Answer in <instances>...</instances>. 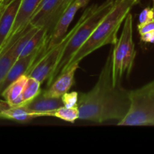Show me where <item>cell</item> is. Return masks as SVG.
<instances>
[{"label":"cell","mask_w":154,"mask_h":154,"mask_svg":"<svg viewBox=\"0 0 154 154\" xmlns=\"http://www.w3.org/2000/svg\"><path fill=\"white\" fill-rule=\"evenodd\" d=\"M112 52L113 46L94 87L87 93L79 94L80 120L99 123L112 120L120 121L129 111V90L121 84L115 86L113 82Z\"/></svg>","instance_id":"6da1fadb"},{"label":"cell","mask_w":154,"mask_h":154,"mask_svg":"<svg viewBox=\"0 0 154 154\" xmlns=\"http://www.w3.org/2000/svg\"><path fill=\"white\" fill-rule=\"evenodd\" d=\"M138 3L139 0H115L112 9L99 23L88 40L71 59L66 70L72 65L79 64L81 60L102 47L108 45H115L122 23L132 8Z\"/></svg>","instance_id":"7a4b0ae2"},{"label":"cell","mask_w":154,"mask_h":154,"mask_svg":"<svg viewBox=\"0 0 154 154\" xmlns=\"http://www.w3.org/2000/svg\"><path fill=\"white\" fill-rule=\"evenodd\" d=\"M115 0H106L101 5H93L84 11V17L66 45L60 62L49 79L47 87L51 85L54 80L66 70L71 59L93 34L99 23L112 9Z\"/></svg>","instance_id":"3957f363"},{"label":"cell","mask_w":154,"mask_h":154,"mask_svg":"<svg viewBox=\"0 0 154 154\" xmlns=\"http://www.w3.org/2000/svg\"><path fill=\"white\" fill-rule=\"evenodd\" d=\"M133 17L129 12L123 22L121 35L113 45L112 78L115 86L121 84L122 78L129 77L134 66L136 51L133 41Z\"/></svg>","instance_id":"277c9868"},{"label":"cell","mask_w":154,"mask_h":154,"mask_svg":"<svg viewBox=\"0 0 154 154\" xmlns=\"http://www.w3.org/2000/svg\"><path fill=\"white\" fill-rule=\"evenodd\" d=\"M130 107L118 126H154V81L129 90Z\"/></svg>","instance_id":"5b68a950"},{"label":"cell","mask_w":154,"mask_h":154,"mask_svg":"<svg viewBox=\"0 0 154 154\" xmlns=\"http://www.w3.org/2000/svg\"><path fill=\"white\" fill-rule=\"evenodd\" d=\"M84 11L80 19L78 20V23L72 28V29L66 35L64 38L57 44V45L51 48V50L45 53L38 61L35 63L32 67L30 69L29 72L27 73V76L32 77L37 79L41 84H43L46 80L49 79L50 77L54 73V70L57 68L60 58L62 57L63 51L66 48V45L69 42V39L71 38L72 35L78 26L81 23L84 17Z\"/></svg>","instance_id":"8992f818"},{"label":"cell","mask_w":154,"mask_h":154,"mask_svg":"<svg viewBox=\"0 0 154 154\" xmlns=\"http://www.w3.org/2000/svg\"><path fill=\"white\" fill-rule=\"evenodd\" d=\"M72 1L73 0H42L30 20L29 24L38 29L47 27L49 29L50 34L56 23Z\"/></svg>","instance_id":"52a82bcc"},{"label":"cell","mask_w":154,"mask_h":154,"mask_svg":"<svg viewBox=\"0 0 154 154\" xmlns=\"http://www.w3.org/2000/svg\"><path fill=\"white\" fill-rule=\"evenodd\" d=\"M42 0H22L15 19L14 23L6 39L5 42L0 49V53L16 42L29 25L30 20L34 15Z\"/></svg>","instance_id":"ba28073f"},{"label":"cell","mask_w":154,"mask_h":154,"mask_svg":"<svg viewBox=\"0 0 154 154\" xmlns=\"http://www.w3.org/2000/svg\"><path fill=\"white\" fill-rule=\"evenodd\" d=\"M81 8V5L78 3V0H73L72 2L66 9L64 13L61 15L60 19L56 23L55 26L53 28L48 37V45H47L46 52L54 48L55 45L60 43L66 35L67 34L68 29L71 23L74 20L75 14L78 10Z\"/></svg>","instance_id":"9c48e42d"},{"label":"cell","mask_w":154,"mask_h":154,"mask_svg":"<svg viewBox=\"0 0 154 154\" xmlns=\"http://www.w3.org/2000/svg\"><path fill=\"white\" fill-rule=\"evenodd\" d=\"M22 0H6L0 14V49L14 23Z\"/></svg>","instance_id":"30bf717a"},{"label":"cell","mask_w":154,"mask_h":154,"mask_svg":"<svg viewBox=\"0 0 154 154\" xmlns=\"http://www.w3.org/2000/svg\"><path fill=\"white\" fill-rule=\"evenodd\" d=\"M79 64H74L68 68L64 72L60 74L51 86L46 90H42L44 94L48 96L61 98L63 95L68 93L75 83V74Z\"/></svg>","instance_id":"8fae6325"},{"label":"cell","mask_w":154,"mask_h":154,"mask_svg":"<svg viewBox=\"0 0 154 154\" xmlns=\"http://www.w3.org/2000/svg\"><path fill=\"white\" fill-rule=\"evenodd\" d=\"M26 105L37 117H48L51 112L64 106L61 98L48 96L43 91Z\"/></svg>","instance_id":"7c38bea8"},{"label":"cell","mask_w":154,"mask_h":154,"mask_svg":"<svg viewBox=\"0 0 154 154\" xmlns=\"http://www.w3.org/2000/svg\"><path fill=\"white\" fill-rule=\"evenodd\" d=\"M29 77L23 75L10 84L1 94L10 107L23 105L22 93Z\"/></svg>","instance_id":"4fadbf2b"},{"label":"cell","mask_w":154,"mask_h":154,"mask_svg":"<svg viewBox=\"0 0 154 154\" xmlns=\"http://www.w3.org/2000/svg\"><path fill=\"white\" fill-rule=\"evenodd\" d=\"M36 117L35 114L31 112L26 105L10 107L0 112V119L13 120L18 123H27Z\"/></svg>","instance_id":"5bb4252c"},{"label":"cell","mask_w":154,"mask_h":154,"mask_svg":"<svg viewBox=\"0 0 154 154\" xmlns=\"http://www.w3.org/2000/svg\"><path fill=\"white\" fill-rule=\"evenodd\" d=\"M48 34H49V29L47 27L38 29L37 31L32 36L29 41L27 42L26 45L23 50L20 57H26V56L34 53L36 50L40 48L44 45L48 44Z\"/></svg>","instance_id":"9a60e30c"},{"label":"cell","mask_w":154,"mask_h":154,"mask_svg":"<svg viewBox=\"0 0 154 154\" xmlns=\"http://www.w3.org/2000/svg\"><path fill=\"white\" fill-rule=\"evenodd\" d=\"M16 42L11 46L6 48L0 54V84H2L3 80L5 78L6 75H8L9 70L12 67L14 63L17 60V58L14 55Z\"/></svg>","instance_id":"2e32d148"},{"label":"cell","mask_w":154,"mask_h":154,"mask_svg":"<svg viewBox=\"0 0 154 154\" xmlns=\"http://www.w3.org/2000/svg\"><path fill=\"white\" fill-rule=\"evenodd\" d=\"M41 84H42L37 79L29 77L22 93L23 105L28 104L42 93Z\"/></svg>","instance_id":"e0dca14e"},{"label":"cell","mask_w":154,"mask_h":154,"mask_svg":"<svg viewBox=\"0 0 154 154\" xmlns=\"http://www.w3.org/2000/svg\"><path fill=\"white\" fill-rule=\"evenodd\" d=\"M48 117H57L64 121L75 123V120L79 119V109L78 106L73 108H66L63 106L50 113Z\"/></svg>","instance_id":"ac0fdd59"},{"label":"cell","mask_w":154,"mask_h":154,"mask_svg":"<svg viewBox=\"0 0 154 154\" xmlns=\"http://www.w3.org/2000/svg\"><path fill=\"white\" fill-rule=\"evenodd\" d=\"M63 105L66 108H73L78 106V99H79V93L78 92H71L66 93L61 97Z\"/></svg>","instance_id":"d6986e66"},{"label":"cell","mask_w":154,"mask_h":154,"mask_svg":"<svg viewBox=\"0 0 154 154\" xmlns=\"http://www.w3.org/2000/svg\"><path fill=\"white\" fill-rule=\"evenodd\" d=\"M151 21H154V8L147 7L140 14L139 23H147Z\"/></svg>","instance_id":"ffe728a7"},{"label":"cell","mask_w":154,"mask_h":154,"mask_svg":"<svg viewBox=\"0 0 154 154\" xmlns=\"http://www.w3.org/2000/svg\"><path fill=\"white\" fill-rule=\"evenodd\" d=\"M138 29L141 35L149 32L154 31V21H151L147 23H139L138 25Z\"/></svg>","instance_id":"44dd1931"},{"label":"cell","mask_w":154,"mask_h":154,"mask_svg":"<svg viewBox=\"0 0 154 154\" xmlns=\"http://www.w3.org/2000/svg\"><path fill=\"white\" fill-rule=\"evenodd\" d=\"M141 36V39L142 42L154 43V31L149 32L145 33Z\"/></svg>","instance_id":"7402d4cb"},{"label":"cell","mask_w":154,"mask_h":154,"mask_svg":"<svg viewBox=\"0 0 154 154\" xmlns=\"http://www.w3.org/2000/svg\"><path fill=\"white\" fill-rule=\"evenodd\" d=\"M8 108H10L9 104L5 100H1L0 99V112L4 111V110L8 109Z\"/></svg>","instance_id":"603a6c76"},{"label":"cell","mask_w":154,"mask_h":154,"mask_svg":"<svg viewBox=\"0 0 154 154\" xmlns=\"http://www.w3.org/2000/svg\"><path fill=\"white\" fill-rule=\"evenodd\" d=\"M78 3L80 4V5H81V8H84L87 4H88L90 0H78Z\"/></svg>","instance_id":"cb8c5ba5"},{"label":"cell","mask_w":154,"mask_h":154,"mask_svg":"<svg viewBox=\"0 0 154 154\" xmlns=\"http://www.w3.org/2000/svg\"><path fill=\"white\" fill-rule=\"evenodd\" d=\"M5 1H6V0H0V6L4 4V2Z\"/></svg>","instance_id":"d4e9b609"},{"label":"cell","mask_w":154,"mask_h":154,"mask_svg":"<svg viewBox=\"0 0 154 154\" xmlns=\"http://www.w3.org/2000/svg\"><path fill=\"white\" fill-rule=\"evenodd\" d=\"M5 3V2H4ZM3 5H4V4L2 5H1L0 6V14H1V11H2V7H3Z\"/></svg>","instance_id":"484cf974"},{"label":"cell","mask_w":154,"mask_h":154,"mask_svg":"<svg viewBox=\"0 0 154 154\" xmlns=\"http://www.w3.org/2000/svg\"><path fill=\"white\" fill-rule=\"evenodd\" d=\"M153 8H154V0H153Z\"/></svg>","instance_id":"4316f807"}]
</instances>
